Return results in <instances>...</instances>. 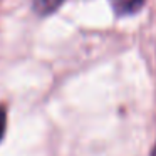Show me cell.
Listing matches in <instances>:
<instances>
[{
	"label": "cell",
	"instance_id": "cell-3",
	"mask_svg": "<svg viewBox=\"0 0 156 156\" xmlns=\"http://www.w3.org/2000/svg\"><path fill=\"white\" fill-rule=\"evenodd\" d=\"M5 128H7V111H5V106L0 104V141L5 134Z\"/></svg>",
	"mask_w": 156,
	"mask_h": 156
},
{
	"label": "cell",
	"instance_id": "cell-1",
	"mask_svg": "<svg viewBox=\"0 0 156 156\" xmlns=\"http://www.w3.org/2000/svg\"><path fill=\"white\" fill-rule=\"evenodd\" d=\"M111 4L119 15H129L138 12L144 5V0H111Z\"/></svg>",
	"mask_w": 156,
	"mask_h": 156
},
{
	"label": "cell",
	"instance_id": "cell-4",
	"mask_svg": "<svg viewBox=\"0 0 156 156\" xmlns=\"http://www.w3.org/2000/svg\"><path fill=\"white\" fill-rule=\"evenodd\" d=\"M151 156H156V144H154V149H153V154Z\"/></svg>",
	"mask_w": 156,
	"mask_h": 156
},
{
	"label": "cell",
	"instance_id": "cell-2",
	"mask_svg": "<svg viewBox=\"0 0 156 156\" xmlns=\"http://www.w3.org/2000/svg\"><path fill=\"white\" fill-rule=\"evenodd\" d=\"M64 0H34V9L37 14L47 15V14H52L54 10H57V7Z\"/></svg>",
	"mask_w": 156,
	"mask_h": 156
}]
</instances>
